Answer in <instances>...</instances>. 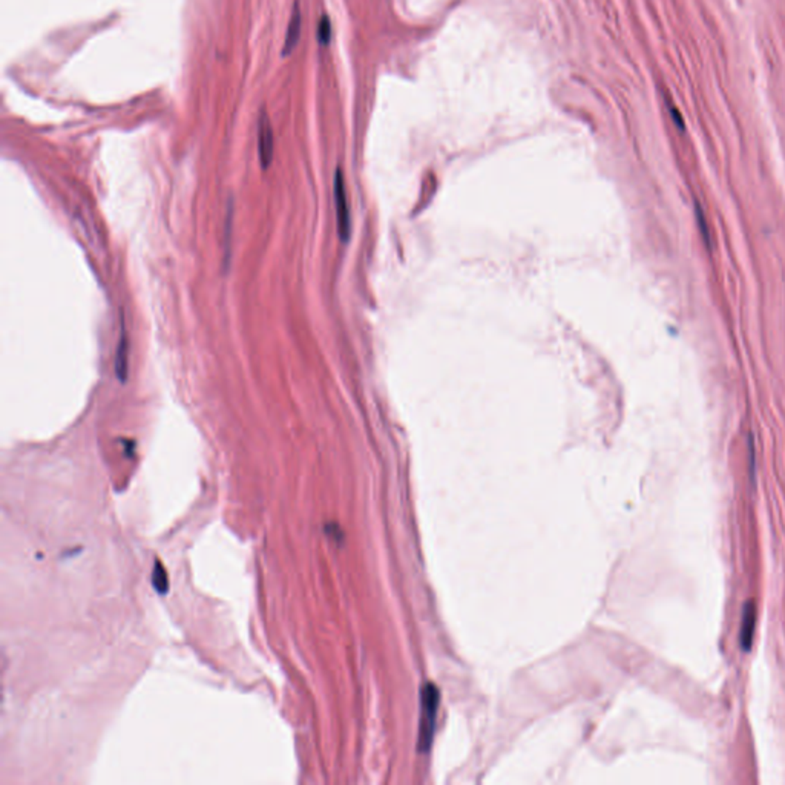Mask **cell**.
<instances>
[{"mask_svg": "<svg viewBox=\"0 0 785 785\" xmlns=\"http://www.w3.org/2000/svg\"><path fill=\"white\" fill-rule=\"evenodd\" d=\"M127 369H129V341L126 335L125 321L121 319L120 339L117 345V353H115V374H117V378L121 384L126 382Z\"/></svg>", "mask_w": 785, "mask_h": 785, "instance_id": "obj_5", "label": "cell"}, {"mask_svg": "<svg viewBox=\"0 0 785 785\" xmlns=\"http://www.w3.org/2000/svg\"><path fill=\"white\" fill-rule=\"evenodd\" d=\"M331 40V21L328 19V16H324L321 17L319 24H318V42L321 45L327 46Z\"/></svg>", "mask_w": 785, "mask_h": 785, "instance_id": "obj_7", "label": "cell"}, {"mask_svg": "<svg viewBox=\"0 0 785 785\" xmlns=\"http://www.w3.org/2000/svg\"><path fill=\"white\" fill-rule=\"evenodd\" d=\"M695 212H696V220H698V224L701 227V233L705 242H709V232H707V226H705V221H704V213L701 211L700 204H695Z\"/></svg>", "mask_w": 785, "mask_h": 785, "instance_id": "obj_10", "label": "cell"}, {"mask_svg": "<svg viewBox=\"0 0 785 785\" xmlns=\"http://www.w3.org/2000/svg\"><path fill=\"white\" fill-rule=\"evenodd\" d=\"M273 129L265 111L258 118V157L263 169H267L273 160Z\"/></svg>", "mask_w": 785, "mask_h": 785, "instance_id": "obj_3", "label": "cell"}, {"mask_svg": "<svg viewBox=\"0 0 785 785\" xmlns=\"http://www.w3.org/2000/svg\"><path fill=\"white\" fill-rule=\"evenodd\" d=\"M439 689L434 684H425L421 690V719H419V750L427 752L436 729L439 709Z\"/></svg>", "mask_w": 785, "mask_h": 785, "instance_id": "obj_1", "label": "cell"}, {"mask_svg": "<svg viewBox=\"0 0 785 785\" xmlns=\"http://www.w3.org/2000/svg\"><path fill=\"white\" fill-rule=\"evenodd\" d=\"M154 586L158 590V592L164 594L166 590H168V575H166L164 567L161 566V563H157L155 566V571H154Z\"/></svg>", "mask_w": 785, "mask_h": 785, "instance_id": "obj_9", "label": "cell"}, {"mask_svg": "<svg viewBox=\"0 0 785 785\" xmlns=\"http://www.w3.org/2000/svg\"><path fill=\"white\" fill-rule=\"evenodd\" d=\"M756 630V604L747 601L743 608V617H741L739 628V647L743 652H750L753 646V637Z\"/></svg>", "mask_w": 785, "mask_h": 785, "instance_id": "obj_4", "label": "cell"}, {"mask_svg": "<svg viewBox=\"0 0 785 785\" xmlns=\"http://www.w3.org/2000/svg\"><path fill=\"white\" fill-rule=\"evenodd\" d=\"M232 221H233L232 204H229L227 217H226V221H224V244H226V247H224V255H226L224 265H229V256H230L229 250H230V233H232Z\"/></svg>", "mask_w": 785, "mask_h": 785, "instance_id": "obj_8", "label": "cell"}, {"mask_svg": "<svg viewBox=\"0 0 785 785\" xmlns=\"http://www.w3.org/2000/svg\"><path fill=\"white\" fill-rule=\"evenodd\" d=\"M750 474H752V480H755V443L752 437H750Z\"/></svg>", "mask_w": 785, "mask_h": 785, "instance_id": "obj_11", "label": "cell"}, {"mask_svg": "<svg viewBox=\"0 0 785 785\" xmlns=\"http://www.w3.org/2000/svg\"><path fill=\"white\" fill-rule=\"evenodd\" d=\"M301 24H302L301 10H299V3L297 2L293 5V11H292V16H290V20H289V26H287L284 45H283V49H281V55L287 57L289 54H292L294 46L298 45L299 37H301Z\"/></svg>", "mask_w": 785, "mask_h": 785, "instance_id": "obj_6", "label": "cell"}, {"mask_svg": "<svg viewBox=\"0 0 785 785\" xmlns=\"http://www.w3.org/2000/svg\"><path fill=\"white\" fill-rule=\"evenodd\" d=\"M333 200H335V209H336L337 235H339L342 242H349L350 235H351V215H350L347 187H345V179H344V174H342L341 169H336V172H335Z\"/></svg>", "mask_w": 785, "mask_h": 785, "instance_id": "obj_2", "label": "cell"}]
</instances>
